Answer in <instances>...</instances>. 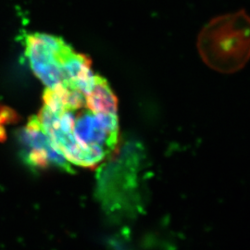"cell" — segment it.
Masks as SVG:
<instances>
[{"instance_id":"cell-4","label":"cell","mask_w":250,"mask_h":250,"mask_svg":"<svg viewBox=\"0 0 250 250\" xmlns=\"http://www.w3.org/2000/svg\"><path fill=\"white\" fill-rule=\"evenodd\" d=\"M142 161V147L129 143L100 168L97 193L107 214L125 217L135 213L140 207L139 171Z\"/></svg>"},{"instance_id":"cell-3","label":"cell","mask_w":250,"mask_h":250,"mask_svg":"<svg viewBox=\"0 0 250 250\" xmlns=\"http://www.w3.org/2000/svg\"><path fill=\"white\" fill-rule=\"evenodd\" d=\"M25 55L32 71L46 88L79 83L94 75L89 60L58 36L39 33L27 36Z\"/></svg>"},{"instance_id":"cell-5","label":"cell","mask_w":250,"mask_h":250,"mask_svg":"<svg viewBox=\"0 0 250 250\" xmlns=\"http://www.w3.org/2000/svg\"><path fill=\"white\" fill-rule=\"evenodd\" d=\"M19 144L22 161L32 169H72L70 163L55 148L37 117L31 118L20 132Z\"/></svg>"},{"instance_id":"cell-2","label":"cell","mask_w":250,"mask_h":250,"mask_svg":"<svg viewBox=\"0 0 250 250\" xmlns=\"http://www.w3.org/2000/svg\"><path fill=\"white\" fill-rule=\"evenodd\" d=\"M202 60L215 71L232 73L250 59V17L245 11L220 16L208 22L198 37Z\"/></svg>"},{"instance_id":"cell-1","label":"cell","mask_w":250,"mask_h":250,"mask_svg":"<svg viewBox=\"0 0 250 250\" xmlns=\"http://www.w3.org/2000/svg\"><path fill=\"white\" fill-rule=\"evenodd\" d=\"M38 122L70 164L94 168L118 143L117 99L107 81L92 75L79 83L46 88Z\"/></svg>"}]
</instances>
